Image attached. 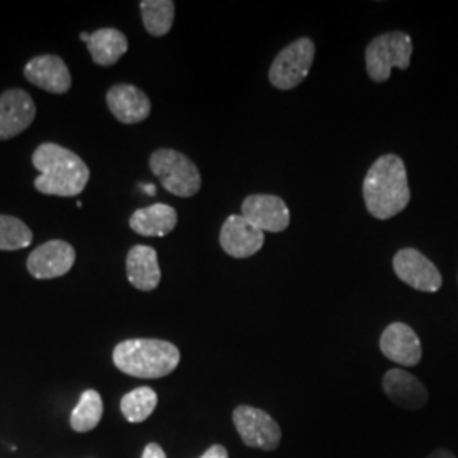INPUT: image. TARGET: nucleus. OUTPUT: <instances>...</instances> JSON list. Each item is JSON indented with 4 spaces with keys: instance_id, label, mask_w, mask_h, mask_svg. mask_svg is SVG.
<instances>
[{
    "instance_id": "nucleus-23",
    "label": "nucleus",
    "mask_w": 458,
    "mask_h": 458,
    "mask_svg": "<svg viewBox=\"0 0 458 458\" xmlns=\"http://www.w3.org/2000/svg\"><path fill=\"white\" fill-rule=\"evenodd\" d=\"M33 243V231L14 216L0 214V251H16Z\"/></svg>"
},
{
    "instance_id": "nucleus-4",
    "label": "nucleus",
    "mask_w": 458,
    "mask_h": 458,
    "mask_svg": "<svg viewBox=\"0 0 458 458\" xmlns=\"http://www.w3.org/2000/svg\"><path fill=\"white\" fill-rule=\"evenodd\" d=\"M149 168L153 175L162 182L165 191L177 197L196 196L200 191L202 179L197 165L181 151L160 148L149 157Z\"/></svg>"
},
{
    "instance_id": "nucleus-13",
    "label": "nucleus",
    "mask_w": 458,
    "mask_h": 458,
    "mask_svg": "<svg viewBox=\"0 0 458 458\" xmlns=\"http://www.w3.org/2000/svg\"><path fill=\"white\" fill-rule=\"evenodd\" d=\"M380 352L403 367H414L423 357V348L414 329L406 323H393L380 336Z\"/></svg>"
},
{
    "instance_id": "nucleus-17",
    "label": "nucleus",
    "mask_w": 458,
    "mask_h": 458,
    "mask_svg": "<svg viewBox=\"0 0 458 458\" xmlns=\"http://www.w3.org/2000/svg\"><path fill=\"white\" fill-rule=\"evenodd\" d=\"M126 272L134 289L143 293L155 291L162 280L157 251L151 246H132L126 259Z\"/></svg>"
},
{
    "instance_id": "nucleus-5",
    "label": "nucleus",
    "mask_w": 458,
    "mask_h": 458,
    "mask_svg": "<svg viewBox=\"0 0 458 458\" xmlns=\"http://www.w3.org/2000/svg\"><path fill=\"white\" fill-rule=\"evenodd\" d=\"M412 56L410 34L391 31L374 38L365 48V65L369 77L377 83L389 81L394 66L408 70Z\"/></svg>"
},
{
    "instance_id": "nucleus-9",
    "label": "nucleus",
    "mask_w": 458,
    "mask_h": 458,
    "mask_svg": "<svg viewBox=\"0 0 458 458\" xmlns=\"http://www.w3.org/2000/svg\"><path fill=\"white\" fill-rule=\"evenodd\" d=\"M219 243L229 257L250 259L262 250L265 233L242 214H231L221 228Z\"/></svg>"
},
{
    "instance_id": "nucleus-2",
    "label": "nucleus",
    "mask_w": 458,
    "mask_h": 458,
    "mask_svg": "<svg viewBox=\"0 0 458 458\" xmlns=\"http://www.w3.org/2000/svg\"><path fill=\"white\" fill-rule=\"evenodd\" d=\"M33 165L39 172L34 187L45 196H81L90 179V170L82 158L72 149L55 143L36 148Z\"/></svg>"
},
{
    "instance_id": "nucleus-7",
    "label": "nucleus",
    "mask_w": 458,
    "mask_h": 458,
    "mask_svg": "<svg viewBox=\"0 0 458 458\" xmlns=\"http://www.w3.org/2000/svg\"><path fill=\"white\" fill-rule=\"evenodd\" d=\"M233 423L246 446L265 452L277 450L282 431L268 412L251 406H238L233 412Z\"/></svg>"
},
{
    "instance_id": "nucleus-25",
    "label": "nucleus",
    "mask_w": 458,
    "mask_h": 458,
    "mask_svg": "<svg viewBox=\"0 0 458 458\" xmlns=\"http://www.w3.org/2000/svg\"><path fill=\"white\" fill-rule=\"evenodd\" d=\"M200 458H229L228 450L223 445H213Z\"/></svg>"
},
{
    "instance_id": "nucleus-1",
    "label": "nucleus",
    "mask_w": 458,
    "mask_h": 458,
    "mask_svg": "<svg viewBox=\"0 0 458 458\" xmlns=\"http://www.w3.org/2000/svg\"><path fill=\"white\" fill-rule=\"evenodd\" d=\"M367 211L377 219H391L403 213L411 200L410 182L404 162L395 155L377 158L363 181Z\"/></svg>"
},
{
    "instance_id": "nucleus-27",
    "label": "nucleus",
    "mask_w": 458,
    "mask_h": 458,
    "mask_svg": "<svg viewBox=\"0 0 458 458\" xmlns=\"http://www.w3.org/2000/svg\"><path fill=\"white\" fill-rule=\"evenodd\" d=\"M81 39H82V41H85V43H89V39H90V34H89V33L81 34Z\"/></svg>"
},
{
    "instance_id": "nucleus-15",
    "label": "nucleus",
    "mask_w": 458,
    "mask_h": 458,
    "mask_svg": "<svg viewBox=\"0 0 458 458\" xmlns=\"http://www.w3.org/2000/svg\"><path fill=\"white\" fill-rule=\"evenodd\" d=\"M24 75L33 85L51 94H65L72 87L68 66L56 55L36 56L24 66Z\"/></svg>"
},
{
    "instance_id": "nucleus-8",
    "label": "nucleus",
    "mask_w": 458,
    "mask_h": 458,
    "mask_svg": "<svg viewBox=\"0 0 458 458\" xmlns=\"http://www.w3.org/2000/svg\"><path fill=\"white\" fill-rule=\"evenodd\" d=\"M395 276L412 289L421 293H437L442 289L443 278L437 265L414 248H403L393 260Z\"/></svg>"
},
{
    "instance_id": "nucleus-22",
    "label": "nucleus",
    "mask_w": 458,
    "mask_h": 458,
    "mask_svg": "<svg viewBox=\"0 0 458 458\" xmlns=\"http://www.w3.org/2000/svg\"><path fill=\"white\" fill-rule=\"evenodd\" d=\"M158 395L151 387H138L121 399V411L130 423H143L153 414Z\"/></svg>"
},
{
    "instance_id": "nucleus-10",
    "label": "nucleus",
    "mask_w": 458,
    "mask_h": 458,
    "mask_svg": "<svg viewBox=\"0 0 458 458\" xmlns=\"http://www.w3.org/2000/svg\"><path fill=\"white\" fill-rule=\"evenodd\" d=\"M73 246L62 240H51L38 246L28 259V270L38 280L66 276L75 263Z\"/></svg>"
},
{
    "instance_id": "nucleus-28",
    "label": "nucleus",
    "mask_w": 458,
    "mask_h": 458,
    "mask_svg": "<svg viewBox=\"0 0 458 458\" xmlns=\"http://www.w3.org/2000/svg\"><path fill=\"white\" fill-rule=\"evenodd\" d=\"M145 191H147V192H149L151 196L155 194V187H153V185H151V187H145Z\"/></svg>"
},
{
    "instance_id": "nucleus-12",
    "label": "nucleus",
    "mask_w": 458,
    "mask_h": 458,
    "mask_svg": "<svg viewBox=\"0 0 458 458\" xmlns=\"http://www.w3.org/2000/svg\"><path fill=\"white\" fill-rule=\"evenodd\" d=\"M36 117L34 100L26 90L11 89L0 96V141L28 130Z\"/></svg>"
},
{
    "instance_id": "nucleus-18",
    "label": "nucleus",
    "mask_w": 458,
    "mask_h": 458,
    "mask_svg": "<svg viewBox=\"0 0 458 458\" xmlns=\"http://www.w3.org/2000/svg\"><path fill=\"white\" fill-rule=\"evenodd\" d=\"M177 221H179V216L172 206L164 204V202H157V204H151L148 208L134 211L130 219V226L134 233H138L141 236L162 238L175 229Z\"/></svg>"
},
{
    "instance_id": "nucleus-3",
    "label": "nucleus",
    "mask_w": 458,
    "mask_h": 458,
    "mask_svg": "<svg viewBox=\"0 0 458 458\" xmlns=\"http://www.w3.org/2000/svg\"><path fill=\"white\" fill-rule=\"evenodd\" d=\"M113 360L126 376L162 378L179 367L181 352L175 344L165 340L132 338L115 346Z\"/></svg>"
},
{
    "instance_id": "nucleus-20",
    "label": "nucleus",
    "mask_w": 458,
    "mask_h": 458,
    "mask_svg": "<svg viewBox=\"0 0 458 458\" xmlns=\"http://www.w3.org/2000/svg\"><path fill=\"white\" fill-rule=\"evenodd\" d=\"M140 7L148 33L157 38L168 34L175 19V4L172 0H143Z\"/></svg>"
},
{
    "instance_id": "nucleus-26",
    "label": "nucleus",
    "mask_w": 458,
    "mask_h": 458,
    "mask_svg": "<svg viewBox=\"0 0 458 458\" xmlns=\"http://www.w3.org/2000/svg\"><path fill=\"white\" fill-rule=\"evenodd\" d=\"M428 458H455V455L450 454L448 450H437V452H433Z\"/></svg>"
},
{
    "instance_id": "nucleus-16",
    "label": "nucleus",
    "mask_w": 458,
    "mask_h": 458,
    "mask_svg": "<svg viewBox=\"0 0 458 458\" xmlns=\"http://www.w3.org/2000/svg\"><path fill=\"white\" fill-rule=\"evenodd\" d=\"M382 387L394 404L403 410H421L428 403V391L425 386L421 384L420 378L411 376L406 370H389L384 376Z\"/></svg>"
},
{
    "instance_id": "nucleus-19",
    "label": "nucleus",
    "mask_w": 458,
    "mask_h": 458,
    "mask_svg": "<svg viewBox=\"0 0 458 458\" xmlns=\"http://www.w3.org/2000/svg\"><path fill=\"white\" fill-rule=\"evenodd\" d=\"M128 38L113 28H104L90 34L87 48L94 64L100 66H111L117 64L128 51Z\"/></svg>"
},
{
    "instance_id": "nucleus-21",
    "label": "nucleus",
    "mask_w": 458,
    "mask_h": 458,
    "mask_svg": "<svg viewBox=\"0 0 458 458\" xmlns=\"http://www.w3.org/2000/svg\"><path fill=\"white\" fill-rule=\"evenodd\" d=\"M102 414H104V404H102L100 394L94 389H89L81 395L75 410L72 411L70 426L77 433L92 431L100 423Z\"/></svg>"
},
{
    "instance_id": "nucleus-6",
    "label": "nucleus",
    "mask_w": 458,
    "mask_h": 458,
    "mask_svg": "<svg viewBox=\"0 0 458 458\" xmlns=\"http://www.w3.org/2000/svg\"><path fill=\"white\" fill-rule=\"evenodd\" d=\"M316 56L311 38H299L276 56L268 72V81L278 90H293L306 81Z\"/></svg>"
},
{
    "instance_id": "nucleus-14",
    "label": "nucleus",
    "mask_w": 458,
    "mask_h": 458,
    "mask_svg": "<svg viewBox=\"0 0 458 458\" xmlns=\"http://www.w3.org/2000/svg\"><path fill=\"white\" fill-rule=\"evenodd\" d=\"M107 107L123 124H138L151 113V102L143 90L130 83H119L109 89Z\"/></svg>"
},
{
    "instance_id": "nucleus-11",
    "label": "nucleus",
    "mask_w": 458,
    "mask_h": 458,
    "mask_svg": "<svg viewBox=\"0 0 458 458\" xmlns=\"http://www.w3.org/2000/svg\"><path fill=\"white\" fill-rule=\"evenodd\" d=\"M242 216L263 233H280L291 225V211L287 204L277 196L253 194L242 204Z\"/></svg>"
},
{
    "instance_id": "nucleus-24",
    "label": "nucleus",
    "mask_w": 458,
    "mask_h": 458,
    "mask_svg": "<svg viewBox=\"0 0 458 458\" xmlns=\"http://www.w3.org/2000/svg\"><path fill=\"white\" fill-rule=\"evenodd\" d=\"M141 458H166V455L158 443H148Z\"/></svg>"
}]
</instances>
